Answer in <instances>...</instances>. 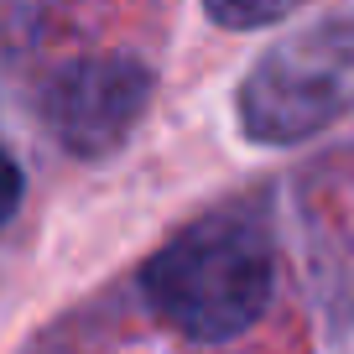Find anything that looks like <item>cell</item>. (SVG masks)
Here are the masks:
<instances>
[{
  "instance_id": "cell-2",
  "label": "cell",
  "mask_w": 354,
  "mask_h": 354,
  "mask_svg": "<svg viewBox=\"0 0 354 354\" xmlns=\"http://www.w3.org/2000/svg\"><path fill=\"white\" fill-rule=\"evenodd\" d=\"M354 104V21L302 26L281 37L240 88V125L266 146H292Z\"/></svg>"
},
{
  "instance_id": "cell-4",
  "label": "cell",
  "mask_w": 354,
  "mask_h": 354,
  "mask_svg": "<svg viewBox=\"0 0 354 354\" xmlns=\"http://www.w3.org/2000/svg\"><path fill=\"white\" fill-rule=\"evenodd\" d=\"M209 16L219 26H234V32H250V26H271L277 16L297 11L302 0H203Z\"/></svg>"
},
{
  "instance_id": "cell-5",
  "label": "cell",
  "mask_w": 354,
  "mask_h": 354,
  "mask_svg": "<svg viewBox=\"0 0 354 354\" xmlns=\"http://www.w3.org/2000/svg\"><path fill=\"white\" fill-rule=\"evenodd\" d=\"M16 203H21V172H16L11 156L0 151V224L16 214Z\"/></svg>"
},
{
  "instance_id": "cell-1",
  "label": "cell",
  "mask_w": 354,
  "mask_h": 354,
  "mask_svg": "<svg viewBox=\"0 0 354 354\" xmlns=\"http://www.w3.org/2000/svg\"><path fill=\"white\" fill-rule=\"evenodd\" d=\"M146 297L183 339L224 344L271 302V250L245 224H198L151 255Z\"/></svg>"
},
{
  "instance_id": "cell-3",
  "label": "cell",
  "mask_w": 354,
  "mask_h": 354,
  "mask_svg": "<svg viewBox=\"0 0 354 354\" xmlns=\"http://www.w3.org/2000/svg\"><path fill=\"white\" fill-rule=\"evenodd\" d=\"M141 104H146V73L136 63H84L57 78L47 115H53L63 146L104 151L131 131Z\"/></svg>"
}]
</instances>
